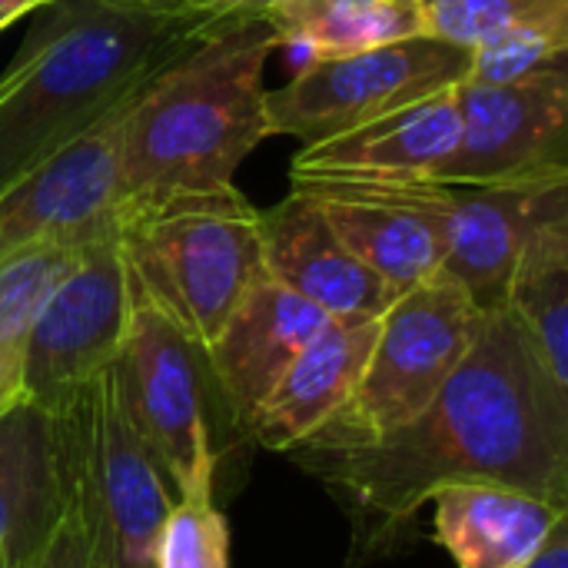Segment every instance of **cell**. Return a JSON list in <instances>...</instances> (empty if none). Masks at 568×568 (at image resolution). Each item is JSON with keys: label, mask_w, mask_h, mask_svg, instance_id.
Instances as JSON below:
<instances>
[{"label": "cell", "mask_w": 568, "mask_h": 568, "mask_svg": "<svg viewBox=\"0 0 568 568\" xmlns=\"http://www.w3.org/2000/svg\"><path fill=\"white\" fill-rule=\"evenodd\" d=\"M459 146L439 183L493 186L568 173V73L456 87Z\"/></svg>", "instance_id": "obj_10"}, {"label": "cell", "mask_w": 568, "mask_h": 568, "mask_svg": "<svg viewBox=\"0 0 568 568\" xmlns=\"http://www.w3.org/2000/svg\"><path fill=\"white\" fill-rule=\"evenodd\" d=\"M326 323L329 316L323 310L290 293L266 273L250 286L213 346L203 353L210 379L236 419L250 423L300 349Z\"/></svg>", "instance_id": "obj_16"}, {"label": "cell", "mask_w": 568, "mask_h": 568, "mask_svg": "<svg viewBox=\"0 0 568 568\" xmlns=\"http://www.w3.org/2000/svg\"><path fill=\"white\" fill-rule=\"evenodd\" d=\"M276 47L263 17L220 20L133 97L120 130V206L233 183L270 136L263 73Z\"/></svg>", "instance_id": "obj_3"}, {"label": "cell", "mask_w": 568, "mask_h": 568, "mask_svg": "<svg viewBox=\"0 0 568 568\" xmlns=\"http://www.w3.org/2000/svg\"><path fill=\"white\" fill-rule=\"evenodd\" d=\"M216 479L170 499L160 523L153 568H230V526L213 503Z\"/></svg>", "instance_id": "obj_24"}, {"label": "cell", "mask_w": 568, "mask_h": 568, "mask_svg": "<svg viewBox=\"0 0 568 568\" xmlns=\"http://www.w3.org/2000/svg\"><path fill=\"white\" fill-rule=\"evenodd\" d=\"M286 456L339 503L353 562H366L449 486L496 483L568 509V386L499 306L416 419L369 439H310Z\"/></svg>", "instance_id": "obj_1"}, {"label": "cell", "mask_w": 568, "mask_h": 568, "mask_svg": "<svg viewBox=\"0 0 568 568\" xmlns=\"http://www.w3.org/2000/svg\"><path fill=\"white\" fill-rule=\"evenodd\" d=\"M63 493L77 503L90 568H153L170 486L123 416L113 373L50 416Z\"/></svg>", "instance_id": "obj_5"}, {"label": "cell", "mask_w": 568, "mask_h": 568, "mask_svg": "<svg viewBox=\"0 0 568 568\" xmlns=\"http://www.w3.org/2000/svg\"><path fill=\"white\" fill-rule=\"evenodd\" d=\"M479 323L483 310L443 270L399 293L379 316L349 406L313 439H369L416 419L469 353Z\"/></svg>", "instance_id": "obj_6"}, {"label": "cell", "mask_w": 568, "mask_h": 568, "mask_svg": "<svg viewBox=\"0 0 568 568\" xmlns=\"http://www.w3.org/2000/svg\"><path fill=\"white\" fill-rule=\"evenodd\" d=\"M60 499L50 416L20 403L0 419V556L13 566L27 559L53 526Z\"/></svg>", "instance_id": "obj_19"}, {"label": "cell", "mask_w": 568, "mask_h": 568, "mask_svg": "<svg viewBox=\"0 0 568 568\" xmlns=\"http://www.w3.org/2000/svg\"><path fill=\"white\" fill-rule=\"evenodd\" d=\"M566 216L568 173L493 186H453L443 273L453 276L483 313L499 310L506 306L509 283L529 243L542 226Z\"/></svg>", "instance_id": "obj_13"}, {"label": "cell", "mask_w": 568, "mask_h": 568, "mask_svg": "<svg viewBox=\"0 0 568 568\" xmlns=\"http://www.w3.org/2000/svg\"><path fill=\"white\" fill-rule=\"evenodd\" d=\"M3 27H7V23H3V20H0V30H3Z\"/></svg>", "instance_id": "obj_33"}, {"label": "cell", "mask_w": 568, "mask_h": 568, "mask_svg": "<svg viewBox=\"0 0 568 568\" xmlns=\"http://www.w3.org/2000/svg\"><path fill=\"white\" fill-rule=\"evenodd\" d=\"M40 3H53V0H0V20L10 27L13 20H20L23 13L37 10Z\"/></svg>", "instance_id": "obj_30"}, {"label": "cell", "mask_w": 568, "mask_h": 568, "mask_svg": "<svg viewBox=\"0 0 568 568\" xmlns=\"http://www.w3.org/2000/svg\"><path fill=\"white\" fill-rule=\"evenodd\" d=\"M343 246L396 293L443 270L453 186L436 180H290Z\"/></svg>", "instance_id": "obj_11"}, {"label": "cell", "mask_w": 568, "mask_h": 568, "mask_svg": "<svg viewBox=\"0 0 568 568\" xmlns=\"http://www.w3.org/2000/svg\"><path fill=\"white\" fill-rule=\"evenodd\" d=\"M568 10L516 23L476 50H469L466 80L476 83H516L546 73H566Z\"/></svg>", "instance_id": "obj_23"}, {"label": "cell", "mask_w": 568, "mask_h": 568, "mask_svg": "<svg viewBox=\"0 0 568 568\" xmlns=\"http://www.w3.org/2000/svg\"><path fill=\"white\" fill-rule=\"evenodd\" d=\"M429 506L433 536L456 568H526L568 523L562 506L496 483L449 486Z\"/></svg>", "instance_id": "obj_18"}, {"label": "cell", "mask_w": 568, "mask_h": 568, "mask_svg": "<svg viewBox=\"0 0 568 568\" xmlns=\"http://www.w3.org/2000/svg\"><path fill=\"white\" fill-rule=\"evenodd\" d=\"M130 283L203 353L263 276L260 210L230 183L116 206Z\"/></svg>", "instance_id": "obj_4"}, {"label": "cell", "mask_w": 568, "mask_h": 568, "mask_svg": "<svg viewBox=\"0 0 568 568\" xmlns=\"http://www.w3.org/2000/svg\"><path fill=\"white\" fill-rule=\"evenodd\" d=\"M260 253L270 280L329 320H379L399 296L343 246L320 206L296 190L260 210Z\"/></svg>", "instance_id": "obj_14"}, {"label": "cell", "mask_w": 568, "mask_h": 568, "mask_svg": "<svg viewBox=\"0 0 568 568\" xmlns=\"http://www.w3.org/2000/svg\"><path fill=\"white\" fill-rule=\"evenodd\" d=\"M120 3H136V7H150V10H180L183 0H120Z\"/></svg>", "instance_id": "obj_31"}, {"label": "cell", "mask_w": 568, "mask_h": 568, "mask_svg": "<svg viewBox=\"0 0 568 568\" xmlns=\"http://www.w3.org/2000/svg\"><path fill=\"white\" fill-rule=\"evenodd\" d=\"M506 310L526 329L549 376L568 386V216L542 226L529 243L509 283Z\"/></svg>", "instance_id": "obj_21"}, {"label": "cell", "mask_w": 568, "mask_h": 568, "mask_svg": "<svg viewBox=\"0 0 568 568\" xmlns=\"http://www.w3.org/2000/svg\"><path fill=\"white\" fill-rule=\"evenodd\" d=\"M213 23L120 0H53L0 73V190L136 97Z\"/></svg>", "instance_id": "obj_2"}, {"label": "cell", "mask_w": 568, "mask_h": 568, "mask_svg": "<svg viewBox=\"0 0 568 568\" xmlns=\"http://www.w3.org/2000/svg\"><path fill=\"white\" fill-rule=\"evenodd\" d=\"M526 568H568V523H562L552 532V539L546 542V549Z\"/></svg>", "instance_id": "obj_29"}, {"label": "cell", "mask_w": 568, "mask_h": 568, "mask_svg": "<svg viewBox=\"0 0 568 568\" xmlns=\"http://www.w3.org/2000/svg\"><path fill=\"white\" fill-rule=\"evenodd\" d=\"M133 97L0 190V263L50 240L87 243L116 223L120 130Z\"/></svg>", "instance_id": "obj_12"}, {"label": "cell", "mask_w": 568, "mask_h": 568, "mask_svg": "<svg viewBox=\"0 0 568 568\" xmlns=\"http://www.w3.org/2000/svg\"><path fill=\"white\" fill-rule=\"evenodd\" d=\"M286 3H296V0H183L180 10L206 23H220V20H240V17H266Z\"/></svg>", "instance_id": "obj_27"}, {"label": "cell", "mask_w": 568, "mask_h": 568, "mask_svg": "<svg viewBox=\"0 0 568 568\" xmlns=\"http://www.w3.org/2000/svg\"><path fill=\"white\" fill-rule=\"evenodd\" d=\"M63 489V486H60ZM13 568H90V542H87V526L77 509V503L63 493L60 513L47 536L33 546L27 559H20Z\"/></svg>", "instance_id": "obj_26"}, {"label": "cell", "mask_w": 568, "mask_h": 568, "mask_svg": "<svg viewBox=\"0 0 568 568\" xmlns=\"http://www.w3.org/2000/svg\"><path fill=\"white\" fill-rule=\"evenodd\" d=\"M20 403H27V396H23L20 356L0 349V419H3L7 413H13Z\"/></svg>", "instance_id": "obj_28"}, {"label": "cell", "mask_w": 568, "mask_h": 568, "mask_svg": "<svg viewBox=\"0 0 568 568\" xmlns=\"http://www.w3.org/2000/svg\"><path fill=\"white\" fill-rule=\"evenodd\" d=\"M423 33L463 50L549 13H566L568 0H416Z\"/></svg>", "instance_id": "obj_25"}, {"label": "cell", "mask_w": 568, "mask_h": 568, "mask_svg": "<svg viewBox=\"0 0 568 568\" xmlns=\"http://www.w3.org/2000/svg\"><path fill=\"white\" fill-rule=\"evenodd\" d=\"M466 73L469 50L426 33L359 53L306 60L283 87L266 90L270 136H293L310 146L449 90Z\"/></svg>", "instance_id": "obj_7"}, {"label": "cell", "mask_w": 568, "mask_h": 568, "mask_svg": "<svg viewBox=\"0 0 568 568\" xmlns=\"http://www.w3.org/2000/svg\"><path fill=\"white\" fill-rule=\"evenodd\" d=\"M459 87V83H456ZM456 87L296 153L290 180H436L459 146Z\"/></svg>", "instance_id": "obj_15"}, {"label": "cell", "mask_w": 568, "mask_h": 568, "mask_svg": "<svg viewBox=\"0 0 568 568\" xmlns=\"http://www.w3.org/2000/svg\"><path fill=\"white\" fill-rule=\"evenodd\" d=\"M110 373L123 416L160 466L170 493L176 496L216 479V446L203 386L210 369L203 349L136 286L130 329Z\"/></svg>", "instance_id": "obj_8"}, {"label": "cell", "mask_w": 568, "mask_h": 568, "mask_svg": "<svg viewBox=\"0 0 568 568\" xmlns=\"http://www.w3.org/2000/svg\"><path fill=\"white\" fill-rule=\"evenodd\" d=\"M0 568H13V562H10L7 556H0Z\"/></svg>", "instance_id": "obj_32"}, {"label": "cell", "mask_w": 568, "mask_h": 568, "mask_svg": "<svg viewBox=\"0 0 568 568\" xmlns=\"http://www.w3.org/2000/svg\"><path fill=\"white\" fill-rule=\"evenodd\" d=\"M90 243V240H87ZM83 243L50 240L0 263V349L20 356L33 320L67 276Z\"/></svg>", "instance_id": "obj_22"}, {"label": "cell", "mask_w": 568, "mask_h": 568, "mask_svg": "<svg viewBox=\"0 0 568 568\" xmlns=\"http://www.w3.org/2000/svg\"><path fill=\"white\" fill-rule=\"evenodd\" d=\"M133 286L116 223L83 243L33 320L23 353V396L43 416L60 413L97 376L110 373L130 329Z\"/></svg>", "instance_id": "obj_9"}, {"label": "cell", "mask_w": 568, "mask_h": 568, "mask_svg": "<svg viewBox=\"0 0 568 568\" xmlns=\"http://www.w3.org/2000/svg\"><path fill=\"white\" fill-rule=\"evenodd\" d=\"M379 320H329L290 363L276 389L250 416V436L273 453H293L326 429L353 399Z\"/></svg>", "instance_id": "obj_17"}, {"label": "cell", "mask_w": 568, "mask_h": 568, "mask_svg": "<svg viewBox=\"0 0 568 568\" xmlns=\"http://www.w3.org/2000/svg\"><path fill=\"white\" fill-rule=\"evenodd\" d=\"M280 47L323 60L386 47L423 33L416 0H296L266 13Z\"/></svg>", "instance_id": "obj_20"}]
</instances>
